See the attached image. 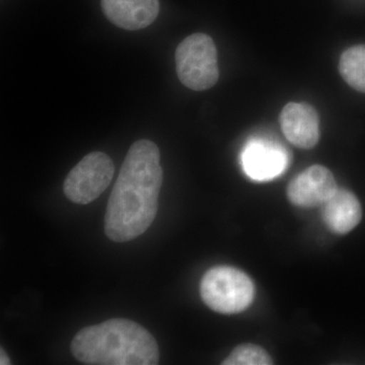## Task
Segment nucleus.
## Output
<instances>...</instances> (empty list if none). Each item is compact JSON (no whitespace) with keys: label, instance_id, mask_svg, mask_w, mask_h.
I'll return each mask as SVG.
<instances>
[{"label":"nucleus","instance_id":"f257e3e1","mask_svg":"<svg viewBox=\"0 0 365 365\" xmlns=\"http://www.w3.org/2000/svg\"><path fill=\"white\" fill-rule=\"evenodd\" d=\"M160 160L157 144L148 139L129 148L106 211L105 232L111 241H132L153 225L163 179Z\"/></svg>","mask_w":365,"mask_h":365},{"label":"nucleus","instance_id":"f03ea898","mask_svg":"<svg viewBox=\"0 0 365 365\" xmlns=\"http://www.w3.org/2000/svg\"><path fill=\"white\" fill-rule=\"evenodd\" d=\"M71 349L81 364L91 365H155L160 360L153 336L126 319H112L81 329Z\"/></svg>","mask_w":365,"mask_h":365},{"label":"nucleus","instance_id":"7ed1b4c3","mask_svg":"<svg viewBox=\"0 0 365 365\" xmlns=\"http://www.w3.org/2000/svg\"><path fill=\"white\" fill-rule=\"evenodd\" d=\"M200 294L206 306L220 314L241 313L254 299L251 278L239 269L217 266L204 274Z\"/></svg>","mask_w":365,"mask_h":365},{"label":"nucleus","instance_id":"20e7f679","mask_svg":"<svg viewBox=\"0 0 365 365\" xmlns=\"http://www.w3.org/2000/svg\"><path fill=\"white\" fill-rule=\"evenodd\" d=\"M175 58L178 78L187 88L205 91L217 83V51L215 42L206 34H193L182 40L178 46Z\"/></svg>","mask_w":365,"mask_h":365},{"label":"nucleus","instance_id":"39448f33","mask_svg":"<svg viewBox=\"0 0 365 365\" xmlns=\"http://www.w3.org/2000/svg\"><path fill=\"white\" fill-rule=\"evenodd\" d=\"M115 165L112 158L101 151L88 153L67 175L64 194L73 203L86 205L95 201L111 184Z\"/></svg>","mask_w":365,"mask_h":365},{"label":"nucleus","instance_id":"423d86ee","mask_svg":"<svg viewBox=\"0 0 365 365\" xmlns=\"http://www.w3.org/2000/svg\"><path fill=\"white\" fill-rule=\"evenodd\" d=\"M242 170L250 179L267 182L284 173L290 163L289 153L282 144L267 138L250 139L241 153Z\"/></svg>","mask_w":365,"mask_h":365},{"label":"nucleus","instance_id":"0eeeda50","mask_svg":"<svg viewBox=\"0 0 365 365\" xmlns=\"http://www.w3.org/2000/svg\"><path fill=\"white\" fill-rule=\"evenodd\" d=\"M332 172L323 165H312L289 182L287 197L299 207L323 205L337 190Z\"/></svg>","mask_w":365,"mask_h":365},{"label":"nucleus","instance_id":"6e6552de","mask_svg":"<svg viewBox=\"0 0 365 365\" xmlns=\"http://www.w3.org/2000/svg\"><path fill=\"white\" fill-rule=\"evenodd\" d=\"M281 129L290 143L299 148H314L319 139L318 113L304 103H289L279 118Z\"/></svg>","mask_w":365,"mask_h":365},{"label":"nucleus","instance_id":"1a4fd4ad","mask_svg":"<svg viewBox=\"0 0 365 365\" xmlns=\"http://www.w3.org/2000/svg\"><path fill=\"white\" fill-rule=\"evenodd\" d=\"M101 6L108 20L127 31L148 28L160 14L158 0H101Z\"/></svg>","mask_w":365,"mask_h":365},{"label":"nucleus","instance_id":"9d476101","mask_svg":"<svg viewBox=\"0 0 365 365\" xmlns=\"http://www.w3.org/2000/svg\"><path fill=\"white\" fill-rule=\"evenodd\" d=\"M323 206L324 222L335 234L351 232L361 220V205L357 197L348 190L337 188Z\"/></svg>","mask_w":365,"mask_h":365},{"label":"nucleus","instance_id":"9b49d317","mask_svg":"<svg viewBox=\"0 0 365 365\" xmlns=\"http://www.w3.org/2000/svg\"><path fill=\"white\" fill-rule=\"evenodd\" d=\"M339 71L348 85L365 93V45L346 50L340 58Z\"/></svg>","mask_w":365,"mask_h":365},{"label":"nucleus","instance_id":"f8f14e48","mask_svg":"<svg viewBox=\"0 0 365 365\" xmlns=\"http://www.w3.org/2000/svg\"><path fill=\"white\" fill-rule=\"evenodd\" d=\"M273 361L267 352L258 345L237 346L234 351L223 360V365H269Z\"/></svg>","mask_w":365,"mask_h":365},{"label":"nucleus","instance_id":"ddd939ff","mask_svg":"<svg viewBox=\"0 0 365 365\" xmlns=\"http://www.w3.org/2000/svg\"><path fill=\"white\" fill-rule=\"evenodd\" d=\"M11 364V359H9V356H7L6 353L4 351V349H1V352H0V364L9 365Z\"/></svg>","mask_w":365,"mask_h":365}]
</instances>
